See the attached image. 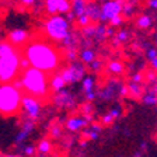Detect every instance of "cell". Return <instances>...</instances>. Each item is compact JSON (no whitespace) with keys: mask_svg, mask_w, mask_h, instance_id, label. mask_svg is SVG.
Masks as SVG:
<instances>
[{"mask_svg":"<svg viewBox=\"0 0 157 157\" xmlns=\"http://www.w3.org/2000/svg\"><path fill=\"white\" fill-rule=\"evenodd\" d=\"M20 2H21V4H24V6L31 7V6H34V4H36L38 0H20Z\"/></svg>","mask_w":157,"mask_h":157,"instance_id":"cell-41","label":"cell"},{"mask_svg":"<svg viewBox=\"0 0 157 157\" xmlns=\"http://www.w3.org/2000/svg\"><path fill=\"white\" fill-rule=\"evenodd\" d=\"M122 23H124L122 16H117V17H114V18L109 21V25L111 27H119V25H122Z\"/></svg>","mask_w":157,"mask_h":157,"instance_id":"cell-36","label":"cell"},{"mask_svg":"<svg viewBox=\"0 0 157 157\" xmlns=\"http://www.w3.org/2000/svg\"><path fill=\"white\" fill-rule=\"evenodd\" d=\"M76 20H77V24L80 27H86V25H88V24H91V20L88 18V16L87 14H82V16H78V17H76Z\"/></svg>","mask_w":157,"mask_h":157,"instance_id":"cell-30","label":"cell"},{"mask_svg":"<svg viewBox=\"0 0 157 157\" xmlns=\"http://www.w3.org/2000/svg\"><path fill=\"white\" fill-rule=\"evenodd\" d=\"M122 83H119V80H109L108 84L102 88V91L100 93V97L105 101H109L115 95H119V87Z\"/></svg>","mask_w":157,"mask_h":157,"instance_id":"cell-14","label":"cell"},{"mask_svg":"<svg viewBox=\"0 0 157 157\" xmlns=\"http://www.w3.org/2000/svg\"><path fill=\"white\" fill-rule=\"evenodd\" d=\"M51 135H52V137H59L60 136V135H62L60 126H59V125H53L52 129H51Z\"/></svg>","mask_w":157,"mask_h":157,"instance_id":"cell-38","label":"cell"},{"mask_svg":"<svg viewBox=\"0 0 157 157\" xmlns=\"http://www.w3.org/2000/svg\"><path fill=\"white\" fill-rule=\"evenodd\" d=\"M88 66H90V69H91L93 72L97 73V72H100V70L102 69V62L101 60H98V59H94L93 62L88 63Z\"/></svg>","mask_w":157,"mask_h":157,"instance_id":"cell-32","label":"cell"},{"mask_svg":"<svg viewBox=\"0 0 157 157\" xmlns=\"http://www.w3.org/2000/svg\"><path fill=\"white\" fill-rule=\"evenodd\" d=\"M108 72L111 75H121L124 72V65L118 60H112V62L108 63Z\"/></svg>","mask_w":157,"mask_h":157,"instance_id":"cell-25","label":"cell"},{"mask_svg":"<svg viewBox=\"0 0 157 157\" xmlns=\"http://www.w3.org/2000/svg\"><path fill=\"white\" fill-rule=\"evenodd\" d=\"M105 36H107V38L114 36V27H107V29H105Z\"/></svg>","mask_w":157,"mask_h":157,"instance_id":"cell-43","label":"cell"},{"mask_svg":"<svg viewBox=\"0 0 157 157\" xmlns=\"http://www.w3.org/2000/svg\"><path fill=\"white\" fill-rule=\"evenodd\" d=\"M53 104L59 108H73L76 105L75 97H73L72 93L66 91L65 88L63 90H59L55 93L53 95Z\"/></svg>","mask_w":157,"mask_h":157,"instance_id":"cell-10","label":"cell"},{"mask_svg":"<svg viewBox=\"0 0 157 157\" xmlns=\"http://www.w3.org/2000/svg\"><path fill=\"white\" fill-rule=\"evenodd\" d=\"M82 111H83V115L87 118H90L91 119V112H93V104H90V101L87 102V104H83L82 107Z\"/></svg>","mask_w":157,"mask_h":157,"instance_id":"cell-33","label":"cell"},{"mask_svg":"<svg viewBox=\"0 0 157 157\" xmlns=\"http://www.w3.org/2000/svg\"><path fill=\"white\" fill-rule=\"evenodd\" d=\"M137 9V0H124V4H122V13L125 14L126 18L132 17L136 13Z\"/></svg>","mask_w":157,"mask_h":157,"instance_id":"cell-19","label":"cell"},{"mask_svg":"<svg viewBox=\"0 0 157 157\" xmlns=\"http://www.w3.org/2000/svg\"><path fill=\"white\" fill-rule=\"evenodd\" d=\"M23 93L13 83H0V115L14 117L21 111Z\"/></svg>","mask_w":157,"mask_h":157,"instance_id":"cell-5","label":"cell"},{"mask_svg":"<svg viewBox=\"0 0 157 157\" xmlns=\"http://www.w3.org/2000/svg\"><path fill=\"white\" fill-rule=\"evenodd\" d=\"M154 46L157 48V31H156V34H154Z\"/></svg>","mask_w":157,"mask_h":157,"instance_id":"cell-47","label":"cell"},{"mask_svg":"<svg viewBox=\"0 0 157 157\" xmlns=\"http://www.w3.org/2000/svg\"><path fill=\"white\" fill-rule=\"evenodd\" d=\"M128 95L131 94L133 98H140L143 95V88H142L140 83H136V82H129L128 83Z\"/></svg>","mask_w":157,"mask_h":157,"instance_id":"cell-21","label":"cell"},{"mask_svg":"<svg viewBox=\"0 0 157 157\" xmlns=\"http://www.w3.org/2000/svg\"><path fill=\"white\" fill-rule=\"evenodd\" d=\"M132 80L136 83H142V80H143V76L140 75V73H136V75L132 76Z\"/></svg>","mask_w":157,"mask_h":157,"instance_id":"cell-42","label":"cell"},{"mask_svg":"<svg viewBox=\"0 0 157 157\" xmlns=\"http://www.w3.org/2000/svg\"><path fill=\"white\" fill-rule=\"evenodd\" d=\"M29 39V33L27 29L23 28H16L11 29L7 35V41L14 46H24Z\"/></svg>","mask_w":157,"mask_h":157,"instance_id":"cell-11","label":"cell"},{"mask_svg":"<svg viewBox=\"0 0 157 157\" xmlns=\"http://www.w3.org/2000/svg\"><path fill=\"white\" fill-rule=\"evenodd\" d=\"M129 36H131V34H129L128 29H119V31L115 34V42L117 44H124L129 39Z\"/></svg>","mask_w":157,"mask_h":157,"instance_id":"cell-28","label":"cell"},{"mask_svg":"<svg viewBox=\"0 0 157 157\" xmlns=\"http://www.w3.org/2000/svg\"><path fill=\"white\" fill-rule=\"evenodd\" d=\"M41 157H49V156H46V154H41Z\"/></svg>","mask_w":157,"mask_h":157,"instance_id":"cell-48","label":"cell"},{"mask_svg":"<svg viewBox=\"0 0 157 157\" xmlns=\"http://www.w3.org/2000/svg\"><path fill=\"white\" fill-rule=\"evenodd\" d=\"M21 109L25 112L27 118L28 119H38L39 115H41V111H42V102L39 98H35L33 95H23L21 98Z\"/></svg>","mask_w":157,"mask_h":157,"instance_id":"cell-8","label":"cell"},{"mask_svg":"<svg viewBox=\"0 0 157 157\" xmlns=\"http://www.w3.org/2000/svg\"><path fill=\"white\" fill-rule=\"evenodd\" d=\"M122 112H124V109H122V107L119 104H117V105H114V107L109 109V114L114 117V119H118V118L122 115Z\"/></svg>","mask_w":157,"mask_h":157,"instance_id":"cell-31","label":"cell"},{"mask_svg":"<svg viewBox=\"0 0 157 157\" xmlns=\"http://www.w3.org/2000/svg\"><path fill=\"white\" fill-rule=\"evenodd\" d=\"M41 31L48 41L53 44H62L72 33L70 21L63 14H53L41 24Z\"/></svg>","mask_w":157,"mask_h":157,"instance_id":"cell-4","label":"cell"},{"mask_svg":"<svg viewBox=\"0 0 157 157\" xmlns=\"http://www.w3.org/2000/svg\"><path fill=\"white\" fill-rule=\"evenodd\" d=\"M23 56L28 60L29 66L39 69L48 75L55 73L62 60L58 48L51 41L42 38L28 39V42L24 45Z\"/></svg>","mask_w":157,"mask_h":157,"instance_id":"cell-1","label":"cell"},{"mask_svg":"<svg viewBox=\"0 0 157 157\" xmlns=\"http://www.w3.org/2000/svg\"><path fill=\"white\" fill-rule=\"evenodd\" d=\"M88 122H90V118L82 117V115H75V117H70L66 121L65 128L69 132H80L87 126Z\"/></svg>","mask_w":157,"mask_h":157,"instance_id":"cell-12","label":"cell"},{"mask_svg":"<svg viewBox=\"0 0 157 157\" xmlns=\"http://www.w3.org/2000/svg\"><path fill=\"white\" fill-rule=\"evenodd\" d=\"M105 29H107V27L104 25V24H101V25L95 27V33H94V41H97V42H101V41H104L107 36H105Z\"/></svg>","mask_w":157,"mask_h":157,"instance_id":"cell-27","label":"cell"},{"mask_svg":"<svg viewBox=\"0 0 157 157\" xmlns=\"http://www.w3.org/2000/svg\"><path fill=\"white\" fill-rule=\"evenodd\" d=\"M100 132H101V125L98 124H93L91 126L88 128L87 131L83 132L84 136H87L88 139H93V140H97L98 136H100Z\"/></svg>","mask_w":157,"mask_h":157,"instance_id":"cell-24","label":"cell"},{"mask_svg":"<svg viewBox=\"0 0 157 157\" xmlns=\"http://www.w3.org/2000/svg\"><path fill=\"white\" fill-rule=\"evenodd\" d=\"M35 150H36V149L33 146V144H28V146H25V147L23 149L24 154H25L27 157H33L34 154H35Z\"/></svg>","mask_w":157,"mask_h":157,"instance_id":"cell-35","label":"cell"},{"mask_svg":"<svg viewBox=\"0 0 157 157\" xmlns=\"http://www.w3.org/2000/svg\"><path fill=\"white\" fill-rule=\"evenodd\" d=\"M122 4L124 0H107L102 2V4L100 6V23L105 24L109 23L114 17L121 16L122 14Z\"/></svg>","mask_w":157,"mask_h":157,"instance_id":"cell-7","label":"cell"},{"mask_svg":"<svg viewBox=\"0 0 157 157\" xmlns=\"http://www.w3.org/2000/svg\"><path fill=\"white\" fill-rule=\"evenodd\" d=\"M100 4L95 3V0L88 2L86 4V11L84 13L88 16V18L91 20V23H100Z\"/></svg>","mask_w":157,"mask_h":157,"instance_id":"cell-16","label":"cell"},{"mask_svg":"<svg viewBox=\"0 0 157 157\" xmlns=\"http://www.w3.org/2000/svg\"><path fill=\"white\" fill-rule=\"evenodd\" d=\"M150 62V66H151V69H153L154 72H157V56L154 59H151V60H149Z\"/></svg>","mask_w":157,"mask_h":157,"instance_id":"cell-44","label":"cell"},{"mask_svg":"<svg viewBox=\"0 0 157 157\" xmlns=\"http://www.w3.org/2000/svg\"><path fill=\"white\" fill-rule=\"evenodd\" d=\"M140 98H142V101H143L144 105H149V107L157 105V93L153 91V90H149L147 93H144Z\"/></svg>","mask_w":157,"mask_h":157,"instance_id":"cell-23","label":"cell"},{"mask_svg":"<svg viewBox=\"0 0 157 157\" xmlns=\"http://www.w3.org/2000/svg\"><path fill=\"white\" fill-rule=\"evenodd\" d=\"M101 121H102V124L104 125H111L112 122L115 121L114 119V117H112L111 114H109V112H108V114H105V115H102V118H101Z\"/></svg>","mask_w":157,"mask_h":157,"instance_id":"cell-37","label":"cell"},{"mask_svg":"<svg viewBox=\"0 0 157 157\" xmlns=\"http://www.w3.org/2000/svg\"><path fill=\"white\" fill-rule=\"evenodd\" d=\"M82 88L84 91V95L87 98V101L91 102L95 97H97V93H95V77L91 75H86L82 80Z\"/></svg>","mask_w":157,"mask_h":157,"instance_id":"cell-13","label":"cell"},{"mask_svg":"<svg viewBox=\"0 0 157 157\" xmlns=\"http://www.w3.org/2000/svg\"><path fill=\"white\" fill-rule=\"evenodd\" d=\"M0 157H21V156H17V154H6V156H0Z\"/></svg>","mask_w":157,"mask_h":157,"instance_id":"cell-46","label":"cell"},{"mask_svg":"<svg viewBox=\"0 0 157 157\" xmlns=\"http://www.w3.org/2000/svg\"><path fill=\"white\" fill-rule=\"evenodd\" d=\"M77 58L80 59V62H83L84 65H88V63L93 62V60L95 59V52L90 48H84L82 52L78 53Z\"/></svg>","mask_w":157,"mask_h":157,"instance_id":"cell-22","label":"cell"},{"mask_svg":"<svg viewBox=\"0 0 157 157\" xmlns=\"http://www.w3.org/2000/svg\"><path fill=\"white\" fill-rule=\"evenodd\" d=\"M21 55L9 41L0 42V83H11L20 73Z\"/></svg>","mask_w":157,"mask_h":157,"instance_id":"cell-3","label":"cell"},{"mask_svg":"<svg viewBox=\"0 0 157 157\" xmlns=\"http://www.w3.org/2000/svg\"><path fill=\"white\" fill-rule=\"evenodd\" d=\"M51 150H52V144H51L49 140H46V139L41 140L38 143V146H36V151H38L39 154H49Z\"/></svg>","mask_w":157,"mask_h":157,"instance_id":"cell-26","label":"cell"},{"mask_svg":"<svg viewBox=\"0 0 157 157\" xmlns=\"http://www.w3.org/2000/svg\"><path fill=\"white\" fill-rule=\"evenodd\" d=\"M44 10L46 14H66L70 10V0H44Z\"/></svg>","mask_w":157,"mask_h":157,"instance_id":"cell-9","label":"cell"},{"mask_svg":"<svg viewBox=\"0 0 157 157\" xmlns=\"http://www.w3.org/2000/svg\"><path fill=\"white\" fill-rule=\"evenodd\" d=\"M87 0H70V10L75 13L76 17L84 14Z\"/></svg>","mask_w":157,"mask_h":157,"instance_id":"cell-20","label":"cell"},{"mask_svg":"<svg viewBox=\"0 0 157 157\" xmlns=\"http://www.w3.org/2000/svg\"><path fill=\"white\" fill-rule=\"evenodd\" d=\"M146 147H147V143H146V142H142V143H140V149H142V150H146Z\"/></svg>","mask_w":157,"mask_h":157,"instance_id":"cell-45","label":"cell"},{"mask_svg":"<svg viewBox=\"0 0 157 157\" xmlns=\"http://www.w3.org/2000/svg\"><path fill=\"white\" fill-rule=\"evenodd\" d=\"M157 56V48L156 46H151V48H147L146 51V58L149 59V60H151V59H154Z\"/></svg>","mask_w":157,"mask_h":157,"instance_id":"cell-34","label":"cell"},{"mask_svg":"<svg viewBox=\"0 0 157 157\" xmlns=\"http://www.w3.org/2000/svg\"><path fill=\"white\" fill-rule=\"evenodd\" d=\"M147 7L153 11H157V0H147Z\"/></svg>","mask_w":157,"mask_h":157,"instance_id":"cell-39","label":"cell"},{"mask_svg":"<svg viewBox=\"0 0 157 157\" xmlns=\"http://www.w3.org/2000/svg\"><path fill=\"white\" fill-rule=\"evenodd\" d=\"M95 2H107V0H95Z\"/></svg>","mask_w":157,"mask_h":157,"instance_id":"cell-49","label":"cell"},{"mask_svg":"<svg viewBox=\"0 0 157 157\" xmlns=\"http://www.w3.org/2000/svg\"><path fill=\"white\" fill-rule=\"evenodd\" d=\"M135 25L139 29H149L153 25V18H151L150 14H140L135 20Z\"/></svg>","mask_w":157,"mask_h":157,"instance_id":"cell-18","label":"cell"},{"mask_svg":"<svg viewBox=\"0 0 157 157\" xmlns=\"http://www.w3.org/2000/svg\"><path fill=\"white\" fill-rule=\"evenodd\" d=\"M86 72H87V69H86L84 63L75 60V62H70L67 66H65L60 75L66 82V84H75V83L82 82L83 77L86 76Z\"/></svg>","mask_w":157,"mask_h":157,"instance_id":"cell-6","label":"cell"},{"mask_svg":"<svg viewBox=\"0 0 157 157\" xmlns=\"http://www.w3.org/2000/svg\"><path fill=\"white\" fill-rule=\"evenodd\" d=\"M65 86H66V82L63 80L60 73H53V75L49 77V88H52L55 93L59 91V90H63Z\"/></svg>","mask_w":157,"mask_h":157,"instance_id":"cell-17","label":"cell"},{"mask_svg":"<svg viewBox=\"0 0 157 157\" xmlns=\"http://www.w3.org/2000/svg\"><path fill=\"white\" fill-rule=\"evenodd\" d=\"M128 95V87L125 84H121L119 87V97H126Z\"/></svg>","mask_w":157,"mask_h":157,"instance_id":"cell-40","label":"cell"},{"mask_svg":"<svg viewBox=\"0 0 157 157\" xmlns=\"http://www.w3.org/2000/svg\"><path fill=\"white\" fill-rule=\"evenodd\" d=\"M78 53L76 51V48H66V60L67 62H75L77 59Z\"/></svg>","mask_w":157,"mask_h":157,"instance_id":"cell-29","label":"cell"},{"mask_svg":"<svg viewBox=\"0 0 157 157\" xmlns=\"http://www.w3.org/2000/svg\"><path fill=\"white\" fill-rule=\"evenodd\" d=\"M21 82V90L27 93L28 95H33L35 98H39L41 101L45 100L49 94V77L48 73L42 72L36 67L28 66L24 69V72L20 76Z\"/></svg>","mask_w":157,"mask_h":157,"instance_id":"cell-2","label":"cell"},{"mask_svg":"<svg viewBox=\"0 0 157 157\" xmlns=\"http://www.w3.org/2000/svg\"><path fill=\"white\" fill-rule=\"evenodd\" d=\"M34 126H35V124H34L33 119H27V121L24 122L23 128H21V131H20L16 136V144H18V146L20 144H23L24 142L28 139L29 135L33 133Z\"/></svg>","mask_w":157,"mask_h":157,"instance_id":"cell-15","label":"cell"}]
</instances>
